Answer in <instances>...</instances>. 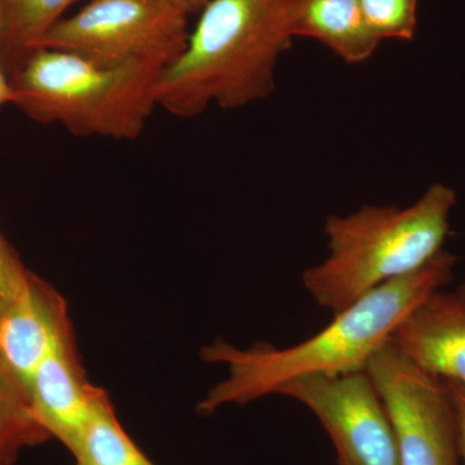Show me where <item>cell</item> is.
Listing matches in <instances>:
<instances>
[{"label":"cell","mask_w":465,"mask_h":465,"mask_svg":"<svg viewBox=\"0 0 465 465\" xmlns=\"http://www.w3.org/2000/svg\"><path fill=\"white\" fill-rule=\"evenodd\" d=\"M457 258L442 250L430 262L370 291L308 341L290 348L256 342L241 349L217 339L202 348L207 363L228 367L201 401L207 415L226 405H244L277 393L283 384L308 375H342L366 370L367 363L391 341L394 330L419 304L452 280Z\"/></svg>","instance_id":"1"},{"label":"cell","mask_w":465,"mask_h":465,"mask_svg":"<svg viewBox=\"0 0 465 465\" xmlns=\"http://www.w3.org/2000/svg\"><path fill=\"white\" fill-rule=\"evenodd\" d=\"M293 39L289 0H213L185 50L162 73L159 108L195 118L213 105L238 109L266 99Z\"/></svg>","instance_id":"2"},{"label":"cell","mask_w":465,"mask_h":465,"mask_svg":"<svg viewBox=\"0 0 465 465\" xmlns=\"http://www.w3.org/2000/svg\"><path fill=\"white\" fill-rule=\"evenodd\" d=\"M457 193L434 183L416 203L363 204L324 223L329 256L302 274L320 307L341 313L370 291L418 271L442 251Z\"/></svg>","instance_id":"3"},{"label":"cell","mask_w":465,"mask_h":465,"mask_svg":"<svg viewBox=\"0 0 465 465\" xmlns=\"http://www.w3.org/2000/svg\"><path fill=\"white\" fill-rule=\"evenodd\" d=\"M163 70L105 66L72 52L33 48L8 72L15 105L39 124L81 137L133 142L157 108Z\"/></svg>","instance_id":"4"},{"label":"cell","mask_w":465,"mask_h":465,"mask_svg":"<svg viewBox=\"0 0 465 465\" xmlns=\"http://www.w3.org/2000/svg\"><path fill=\"white\" fill-rule=\"evenodd\" d=\"M189 17L167 0H90L33 48L72 52L105 66L166 70L188 45Z\"/></svg>","instance_id":"5"},{"label":"cell","mask_w":465,"mask_h":465,"mask_svg":"<svg viewBox=\"0 0 465 465\" xmlns=\"http://www.w3.org/2000/svg\"><path fill=\"white\" fill-rule=\"evenodd\" d=\"M384 403L401 465H461L454 407L445 381L388 341L366 366Z\"/></svg>","instance_id":"6"},{"label":"cell","mask_w":465,"mask_h":465,"mask_svg":"<svg viewBox=\"0 0 465 465\" xmlns=\"http://www.w3.org/2000/svg\"><path fill=\"white\" fill-rule=\"evenodd\" d=\"M275 394L317 416L333 440L339 465H401L390 416L366 370L302 376Z\"/></svg>","instance_id":"7"},{"label":"cell","mask_w":465,"mask_h":465,"mask_svg":"<svg viewBox=\"0 0 465 465\" xmlns=\"http://www.w3.org/2000/svg\"><path fill=\"white\" fill-rule=\"evenodd\" d=\"M30 403L52 439L74 452L108 394L88 381L76 351L74 335L52 349L30 381Z\"/></svg>","instance_id":"8"},{"label":"cell","mask_w":465,"mask_h":465,"mask_svg":"<svg viewBox=\"0 0 465 465\" xmlns=\"http://www.w3.org/2000/svg\"><path fill=\"white\" fill-rule=\"evenodd\" d=\"M72 335L65 300L30 273L25 289L0 318V369L27 393L43 358Z\"/></svg>","instance_id":"9"},{"label":"cell","mask_w":465,"mask_h":465,"mask_svg":"<svg viewBox=\"0 0 465 465\" xmlns=\"http://www.w3.org/2000/svg\"><path fill=\"white\" fill-rule=\"evenodd\" d=\"M391 341L430 374L465 384V282L428 296L394 330Z\"/></svg>","instance_id":"10"},{"label":"cell","mask_w":465,"mask_h":465,"mask_svg":"<svg viewBox=\"0 0 465 465\" xmlns=\"http://www.w3.org/2000/svg\"><path fill=\"white\" fill-rule=\"evenodd\" d=\"M293 38L313 39L349 64L366 63L381 42L367 29L360 0H289Z\"/></svg>","instance_id":"11"},{"label":"cell","mask_w":465,"mask_h":465,"mask_svg":"<svg viewBox=\"0 0 465 465\" xmlns=\"http://www.w3.org/2000/svg\"><path fill=\"white\" fill-rule=\"evenodd\" d=\"M76 2L81 0H0V57L7 74Z\"/></svg>","instance_id":"12"},{"label":"cell","mask_w":465,"mask_h":465,"mask_svg":"<svg viewBox=\"0 0 465 465\" xmlns=\"http://www.w3.org/2000/svg\"><path fill=\"white\" fill-rule=\"evenodd\" d=\"M50 439L26 391L0 369V465H14L24 449Z\"/></svg>","instance_id":"13"},{"label":"cell","mask_w":465,"mask_h":465,"mask_svg":"<svg viewBox=\"0 0 465 465\" xmlns=\"http://www.w3.org/2000/svg\"><path fill=\"white\" fill-rule=\"evenodd\" d=\"M73 455L74 465H154L124 432L109 397L101 403Z\"/></svg>","instance_id":"14"},{"label":"cell","mask_w":465,"mask_h":465,"mask_svg":"<svg viewBox=\"0 0 465 465\" xmlns=\"http://www.w3.org/2000/svg\"><path fill=\"white\" fill-rule=\"evenodd\" d=\"M420 0H360L370 33L382 41L411 42L418 29Z\"/></svg>","instance_id":"15"},{"label":"cell","mask_w":465,"mask_h":465,"mask_svg":"<svg viewBox=\"0 0 465 465\" xmlns=\"http://www.w3.org/2000/svg\"><path fill=\"white\" fill-rule=\"evenodd\" d=\"M30 273L0 234V318L25 289Z\"/></svg>","instance_id":"16"},{"label":"cell","mask_w":465,"mask_h":465,"mask_svg":"<svg viewBox=\"0 0 465 465\" xmlns=\"http://www.w3.org/2000/svg\"><path fill=\"white\" fill-rule=\"evenodd\" d=\"M445 381L450 399H451L452 407H454L459 454H460L461 465H465V384L459 381Z\"/></svg>","instance_id":"17"},{"label":"cell","mask_w":465,"mask_h":465,"mask_svg":"<svg viewBox=\"0 0 465 465\" xmlns=\"http://www.w3.org/2000/svg\"><path fill=\"white\" fill-rule=\"evenodd\" d=\"M167 2L182 9L189 16H193V15H200L213 0H167Z\"/></svg>","instance_id":"18"},{"label":"cell","mask_w":465,"mask_h":465,"mask_svg":"<svg viewBox=\"0 0 465 465\" xmlns=\"http://www.w3.org/2000/svg\"><path fill=\"white\" fill-rule=\"evenodd\" d=\"M15 94L12 90L9 76L5 72V67L3 65L2 57H0V106L5 104H14Z\"/></svg>","instance_id":"19"}]
</instances>
